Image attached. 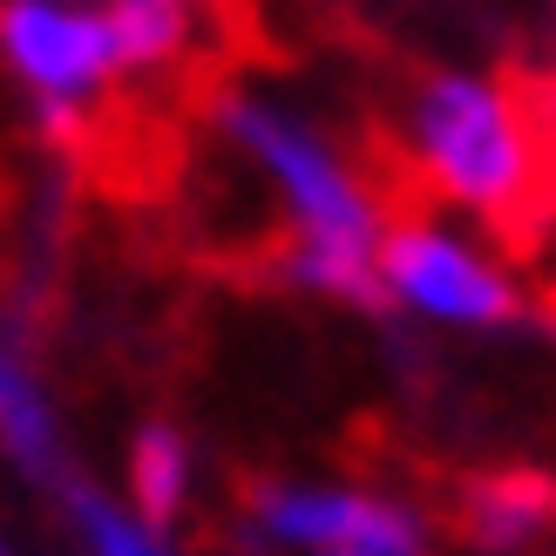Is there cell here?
Listing matches in <instances>:
<instances>
[{
    "label": "cell",
    "instance_id": "5",
    "mask_svg": "<svg viewBox=\"0 0 556 556\" xmlns=\"http://www.w3.org/2000/svg\"><path fill=\"white\" fill-rule=\"evenodd\" d=\"M0 75L14 81L48 136H81L123 81L96 0H0Z\"/></svg>",
    "mask_w": 556,
    "mask_h": 556
},
{
    "label": "cell",
    "instance_id": "9",
    "mask_svg": "<svg viewBox=\"0 0 556 556\" xmlns=\"http://www.w3.org/2000/svg\"><path fill=\"white\" fill-rule=\"evenodd\" d=\"M54 503H62V536L75 556H190L184 522H156L143 509H129L109 482L68 476L54 489Z\"/></svg>",
    "mask_w": 556,
    "mask_h": 556
},
{
    "label": "cell",
    "instance_id": "7",
    "mask_svg": "<svg viewBox=\"0 0 556 556\" xmlns=\"http://www.w3.org/2000/svg\"><path fill=\"white\" fill-rule=\"evenodd\" d=\"M448 530L476 556H549L556 549V468L482 462L448 495Z\"/></svg>",
    "mask_w": 556,
    "mask_h": 556
},
{
    "label": "cell",
    "instance_id": "1",
    "mask_svg": "<svg viewBox=\"0 0 556 556\" xmlns=\"http://www.w3.org/2000/svg\"><path fill=\"white\" fill-rule=\"evenodd\" d=\"M211 123L278 211L286 231L271 258L278 286L313 305L374 313V244L387 225V198L359 170V156L299 102L265 89H225L211 102Z\"/></svg>",
    "mask_w": 556,
    "mask_h": 556
},
{
    "label": "cell",
    "instance_id": "12",
    "mask_svg": "<svg viewBox=\"0 0 556 556\" xmlns=\"http://www.w3.org/2000/svg\"><path fill=\"white\" fill-rule=\"evenodd\" d=\"M0 556H27V543L14 536V522H8V516H0Z\"/></svg>",
    "mask_w": 556,
    "mask_h": 556
},
{
    "label": "cell",
    "instance_id": "3",
    "mask_svg": "<svg viewBox=\"0 0 556 556\" xmlns=\"http://www.w3.org/2000/svg\"><path fill=\"white\" fill-rule=\"evenodd\" d=\"M374 313L434 340H509L536 326V292L509 244L441 211H387L374 244Z\"/></svg>",
    "mask_w": 556,
    "mask_h": 556
},
{
    "label": "cell",
    "instance_id": "10",
    "mask_svg": "<svg viewBox=\"0 0 556 556\" xmlns=\"http://www.w3.org/2000/svg\"><path fill=\"white\" fill-rule=\"evenodd\" d=\"M96 8H102L123 81H143V75H170L190 62L217 0H96Z\"/></svg>",
    "mask_w": 556,
    "mask_h": 556
},
{
    "label": "cell",
    "instance_id": "11",
    "mask_svg": "<svg viewBox=\"0 0 556 556\" xmlns=\"http://www.w3.org/2000/svg\"><path fill=\"white\" fill-rule=\"evenodd\" d=\"M530 102V129H536V156H543V177H549V198H556V62L522 89Z\"/></svg>",
    "mask_w": 556,
    "mask_h": 556
},
{
    "label": "cell",
    "instance_id": "14",
    "mask_svg": "<svg viewBox=\"0 0 556 556\" xmlns=\"http://www.w3.org/2000/svg\"><path fill=\"white\" fill-rule=\"evenodd\" d=\"M244 556H265V549H244Z\"/></svg>",
    "mask_w": 556,
    "mask_h": 556
},
{
    "label": "cell",
    "instance_id": "6",
    "mask_svg": "<svg viewBox=\"0 0 556 556\" xmlns=\"http://www.w3.org/2000/svg\"><path fill=\"white\" fill-rule=\"evenodd\" d=\"M0 468L27 489H48V495L75 476L68 407L41 367L35 326L14 305H0Z\"/></svg>",
    "mask_w": 556,
    "mask_h": 556
},
{
    "label": "cell",
    "instance_id": "2",
    "mask_svg": "<svg viewBox=\"0 0 556 556\" xmlns=\"http://www.w3.org/2000/svg\"><path fill=\"white\" fill-rule=\"evenodd\" d=\"M401 170L421 204L462 217L489 238H530L556 211L530 102L509 75L489 68H434L414 81L401 109Z\"/></svg>",
    "mask_w": 556,
    "mask_h": 556
},
{
    "label": "cell",
    "instance_id": "13",
    "mask_svg": "<svg viewBox=\"0 0 556 556\" xmlns=\"http://www.w3.org/2000/svg\"><path fill=\"white\" fill-rule=\"evenodd\" d=\"M543 8H549V21H556V0H543Z\"/></svg>",
    "mask_w": 556,
    "mask_h": 556
},
{
    "label": "cell",
    "instance_id": "4",
    "mask_svg": "<svg viewBox=\"0 0 556 556\" xmlns=\"http://www.w3.org/2000/svg\"><path fill=\"white\" fill-rule=\"evenodd\" d=\"M238 543L265 556H441V516L401 482L271 468L238 495Z\"/></svg>",
    "mask_w": 556,
    "mask_h": 556
},
{
    "label": "cell",
    "instance_id": "8",
    "mask_svg": "<svg viewBox=\"0 0 556 556\" xmlns=\"http://www.w3.org/2000/svg\"><path fill=\"white\" fill-rule=\"evenodd\" d=\"M129 509H143L156 522H184L204 495V448L177 414H143L129 434H123V455H116V482Z\"/></svg>",
    "mask_w": 556,
    "mask_h": 556
}]
</instances>
